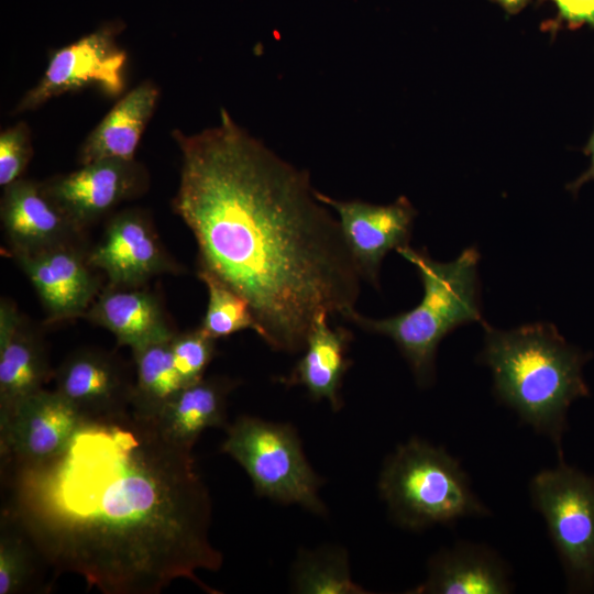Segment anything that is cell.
I'll return each mask as SVG.
<instances>
[{
	"label": "cell",
	"mask_w": 594,
	"mask_h": 594,
	"mask_svg": "<svg viewBox=\"0 0 594 594\" xmlns=\"http://www.w3.org/2000/svg\"><path fill=\"white\" fill-rule=\"evenodd\" d=\"M54 376L40 331L2 298L0 302V426Z\"/></svg>",
	"instance_id": "9a60e30c"
},
{
	"label": "cell",
	"mask_w": 594,
	"mask_h": 594,
	"mask_svg": "<svg viewBox=\"0 0 594 594\" xmlns=\"http://www.w3.org/2000/svg\"><path fill=\"white\" fill-rule=\"evenodd\" d=\"M28 276L48 322L85 316L100 293V282L78 242L14 256Z\"/></svg>",
	"instance_id": "4fadbf2b"
},
{
	"label": "cell",
	"mask_w": 594,
	"mask_h": 594,
	"mask_svg": "<svg viewBox=\"0 0 594 594\" xmlns=\"http://www.w3.org/2000/svg\"><path fill=\"white\" fill-rule=\"evenodd\" d=\"M174 365L185 386L205 377V372L216 355V340L200 327L175 333L170 340Z\"/></svg>",
	"instance_id": "484cf974"
},
{
	"label": "cell",
	"mask_w": 594,
	"mask_h": 594,
	"mask_svg": "<svg viewBox=\"0 0 594 594\" xmlns=\"http://www.w3.org/2000/svg\"><path fill=\"white\" fill-rule=\"evenodd\" d=\"M560 18L575 28L588 24L594 29V0H552Z\"/></svg>",
	"instance_id": "83f0119b"
},
{
	"label": "cell",
	"mask_w": 594,
	"mask_h": 594,
	"mask_svg": "<svg viewBox=\"0 0 594 594\" xmlns=\"http://www.w3.org/2000/svg\"><path fill=\"white\" fill-rule=\"evenodd\" d=\"M85 419L55 389H42L0 426L1 458L13 468L47 462L69 446Z\"/></svg>",
	"instance_id": "8fae6325"
},
{
	"label": "cell",
	"mask_w": 594,
	"mask_h": 594,
	"mask_svg": "<svg viewBox=\"0 0 594 594\" xmlns=\"http://www.w3.org/2000/svg\"><path fill=\"white\" fill-rule=\"evenodd\" d=\"M127 59V52L117 44L112 30L89 33L54 52L42 78L24 94L13 113L35 110L55 97L89 86L118 96L124 89Z\"/></svg>",
	"instance_id": "ba28073f"
},
{
	"label": "cell",
	"mask_w": 594,
	"mask_h": 594,
	"mask_svg": "<svg viewBox=\"0 0 594 594\" xmlns=\"http://www.w3.org/2000/svg\"><path fill=\"white\" fill-rule=\"evenodd\" d=\"M198 277L208 292L207 310L200 329L215 340L251 329L260 328L250 304L237 292L208 272L198 270Z\"/></svg>",
	"instance_id": "cb8c5ba5"
},
{
	"label": "cell",
	"mask_w": 594,
	"mask_h": 594,
	"mask_svg": "<svg viewBox=\"0 0 594 594\" xmlns=\"http://www.w3.org/2000/svg\"><path fill=\"white\" fill-rule=\"evenodd\" d=\"M378 491L394 521L413 531L491 514L459 461L419 438L399 444L385 459Z\"/></svg>",
	"instance_id": "5b68a950"
},
{
	"label": "cell",
	"mask_w": 594,
	"mask_h": 594,
	"mask_svg": "<svg viewBox=\"0 0 594 594\" xmlns=\"http://www.w3.org/2000/svg\"><path fill=\"white\" fill-rule=\"evenodd\" d=\"M3 188L0 216L13 256L79 242L84 230L50 196L43 183L20 178Z\"/></svg>",
	"instance_id": "2e32d148"
},
{
	"label": "cell",
	"mask_w": 594,
	"mask_h": 594,
	"mask_svg": "<svg viewBox=\"0 0 594 594\" xmlns=\"http://www.w3.org/2000/svg\"><path fill=\"white\" fill-rule=\"evenodd\" d=\"M477 361L491 370L497 399L548 437L562 459L570 405L590 395L583 366L591 354L569 343L549 322L501 330L483 322Z\"/></svg>",
	"instance_id": "3957f363"
},
{
	"label": "cell",
	"mask_w": 594,
	"mask_h": 594,
	"mask_svg": "<svg viewBox=\"0 0 594 594\" xmlns=\"http://www.w3.org/2000/svg\"><path fill=\"white\" fill-rule=\"evenodd\" d=\"M43 184L73 222L84 230L122 201L144 193L148 176L135 160L106 158Z\"/></svg>",
	"instance_id": "7c38bea8"
},
{
	"label": "cell",
	"mask_w": 594,
	"mask_h": 594,
	"mask_svg": "<svg viewBox=\"0 0 594 594\" xmlns=\"http://www.w3.org/2000/svg\"><path fill=\"white\" fill-rule=\"evenodd\" d=\"M13 469L6 515L56 573L103 594H158L177 579L219 593L198 576L223 563L208 486L193 448L155 419H85L59 455Z\"/></svg>",
	"instance_id": "6da1fadb"
},
{
	"label": "cell",
	"mask_w": 594,
	"mask_h": 594,
	"mask_svg": "<svg viewBox=\"0 0 594 594\" xmlns=\"http://www.w3.org/2000/svg\"><path fill=\"white\" fill-rule=\"evenodd\" d=\"M316 197L337 212L343 238L362 277L378 288L384 257L392 250L409 245L416 209L404 196L389 205L338 200L318 190Z\"/></svg>",
	"instance_id": "9c48e42d"
},
{
	"label": "cell",
	"mask_w": 594,
	"mask_h": 594,
	"mask_svg": "<svg viewBox=\"0 0 594 594\" xmlns=\"http://www.w3.org/2000/svg\"><path fill=\"white\" fill-rule=\"evenodd\" d=\"M84 317L109 330L119 345L129 346L132 351L169 340L175 334L160 298L143 286L122 287L108 284Z\"/></svg>",
	"instance_id": "e0dca14e"
},
{
	"label": "cell",
	"mask_w": 594,
	"mask_h": 594,
	"mask_svg": "<svg viewBox=\"0 0 594 594\" xmlns=\"http://www.w3.org/2000/svg\"><path fill=\"white\" fill-rule=\"evenodd\" d=\"M224 430L220 451L240 464L258 496L316 515L327 513L319 496L323 481L308 462L293 425L243 415Z\"/></svg>",
	"instance_id": "8992f818"
},
{
	"label": "cell",
	"mask_w": 594,
	"mask_h": 594,
	"mask_svg": "<svg viewBox=\"0 0 594 594\" xmlns=\"http://www.w3.org/2000/svg\"><path fill=\"white\" fill-rule=\"evenodd\" d=\"M160 97L157 86L145 80L123 95L87 135L78 162L117 158L131 161L151 120Z\"/></svg>",
	"instance_id": "ffe728a7"
},
{
	"label": "cell",
	"mask_w": 594,
	"mask_h": 594,
	"mask_svg": "<svg viewBox=\"0 0 594 594\" xmlns=\"http://www.w3.org/2000/svg\"><path fill=\"white\" fill-rule=\"evenodd\" d=\"M513 591L509 570L492 549L460 542L442 549L428 562L426 580L411 594H507Z\"/></svg>",
	"instance_id": "ac0fdd59"
},
{
	"label": "cell",
	"mask_w": 594,
	"mask_h": 594,
	"mask_svg": "<svg viewBox=\"0 0 594 594\" xmlns=\"http://www.w3.org/2000/svg\"><path fill=\"white\" fill-rule=\"evenodd\" d=\"M55 391L86 419L131 409L134 381L114 353L92 348L72 352L54 373Z\"/></svg>",
	"instance_id": "5bb4252c"
},
{
	"label": "cell",
	"mask_w": 594,
	"mask_h": 594,
	"mask_svg": "<svg viewBox=\"0 0 594 594\" xmlns=\"http://www.w3.org/2000/svg\"><path fill=\"white\" fill-rule=\"evenodd\" d=\"M529 492L534 507L548 527L570 587H594V476L560 459L553 469L537 473Z\"/></svg>",
	"instance_id": "52a82bcc"
},
{
	"label": "cell",
	"mask_w": 594,
	"mask_h": 594,
	"mask_svg": "<svg viewBox=\"0 0 594 594\" xmlns=\"http://www.w3.org/2000/svg\"><path fill=\"white\" fill-rule=\"evenodd\" d=\"M584 152L590 155L591 164L587 170H585L581 176H579L573 183L568 185V189L572 193H576L585 183L594 180V131L588 143L585 146Z\"/></svg>",
	"instance_id": "f1b7e54d"
},
{
	"label": "cell",
	"mask_w": 594,
	"mask_h": 594,
	"mask_svg": "<svg viewBox=\"0 0 594 594\" xmlns=\"http://www.w3.org/2000/svg\"><path fill=\"white\" fill-rule=\"evenodd\" d=\"M234 380L223 376L204 377L182 388L155 419L169 440L193 448L208 428H223L227 400L235 388Z\"/></svg>",
	"instance_id": "44dd1931"
},
{
	"label": "cell",
	"mask_w": 594,
	"mask_h": 594,
	"mask_svg": "<svg viewBox=\"0 0 594 594\" xmlns=\"http://www.w3.org/2000/svg\"><path fill=\"white\" fill-rule=\"evenodd\" d=\"M172 136L182 157L173 209L194 234L199 270L250 304L261 339L295 354L320 314L348 320L363 277L308 172L226 109L217 125Z\"/></svg>",
	"instance_id": "7a4b0ae2"
},
{
	"label": "cell",
	"mask_w": 594,
	"mask_h": 594,
	"mask_svg": "<svg viewBox=\"0 0 594 594\" xmlns=\"http://www.w3.org/2000/svg\"><path fill=\"white\" fill-rule=\"evenodd\" d=\"M290 587L301 594H365L354 582L348 550L338 544L301 549L290 571Z\"/></svg>",
	"instance_id": "603a6c76"
},
{
	"label": "cell",
	"mask_w": 594,
	"mask_h": 594,
	"mask_svg": "<svg viewBox=\"0 0 594 594\" xmlns=\"http://www.w3.org/2000/svg\"><path fill=\"white\" fill-rule=\"evenodd\" d=\"M506 12L510 14L518 13L527 4V0H496Z\"/></svg>",
	"instance_id": "f546056e"
},
{
	"label": "cell",
	"mask_w": 594,
	"mask_h": 594,
	"mask_svg": "<svg viewBox=\"0 0 594 594\" xmlns=\"http://www.w3.org/2000/svg\"><path fill=\"white\" fill-rule=\"evenodd\" d=\"M170 340L132 351L135 378L131 409L156 419L166 405L185 387L173 361Z\"/></svg>",
	"instance_id": "7402d4cb"
},
{
	"label": "cell",
	"mask_w": 594,
	"mask_h": 594,
	"mask_svg": "<svg viewBox=\"0 0 594 594\" xmlns=\"http://www.w3.org/2000/svg\"><path fill=\"white\" fill-rule=\"evenodd\" d=\"M396 252L417 270L424 287L420 302L384 319L367 318L355 310L348 320L392 339L408 362L417 384L428 387L435 381L436 355L442 339L461 326L484 322L480 252L476 246H470L450 262L436 261L426 250L410 245L398 248Z\"/></svg>",
	"instance_id": "277c9868"
},
{
	"label": "cell",
	"mask_w": 594,
	"mask_h": 594,
	"mask_svg": "<svg viewBox=\"0 0 594 594\" xmlns=\"http://www.w3.org/2000/svg\"><path fill=\"white\" fill-rule=\"evenodd\" d=\"M31 542L6 515L0 535V594H16L29 585L32 575Z\"/></svg>",
	"instance_id": "d4e9b609"
},
{
	"label": "cell",
	"mask_w": 594,
	"mask_h": 594,
	"mask_svg": "<svg viewBox=\"0 0 594 594\" xmlns=\"http://www.w3.org/2000/svg\"><path fill=\"white\" fill-rule=\"evenodd\" d=\"M33 155L31 129L24 121L0 133V185L22 178Z\"/></svg>",
	"instance_id": "4316f807"
},
{
	"label": "cell",
	"mask_w": 594,
	"mask_h": 594,
	"mask_svg": "<svg viewBox=\"0 0 594 594\" xmlns=\"http://www.w3.org/2000/svg\"><path fill=\"white\" fill-rule=\"evenodd\" d=\"M88 262L106 274L109 285L122 287L144 286L154 276L182 272L164 249L150 217L136 208L123 210L109 221L88 253Z\"/></svg>",
	"instance_id": "30bf717a"
},
{
	"label": "cell",
	"mask_w": 594,
	"mask_h": 594,
	"mask_svg": "<svg viewBox=\"0 0 594 594\" xmlns=\"http://www.w3.org/2000/svg\"><path fill=\"white\" fill-rule=\"evenodd\" d=\"M329 315L320 314L308 334L302 356L290 373L277 382L287 387L301 386L312 400H327L333 411L341 409L342 381L350 369L352 333L344 327L331 328Z\"/></svg>",
	"instance_id": "d6986e66"
}]
</instances>
